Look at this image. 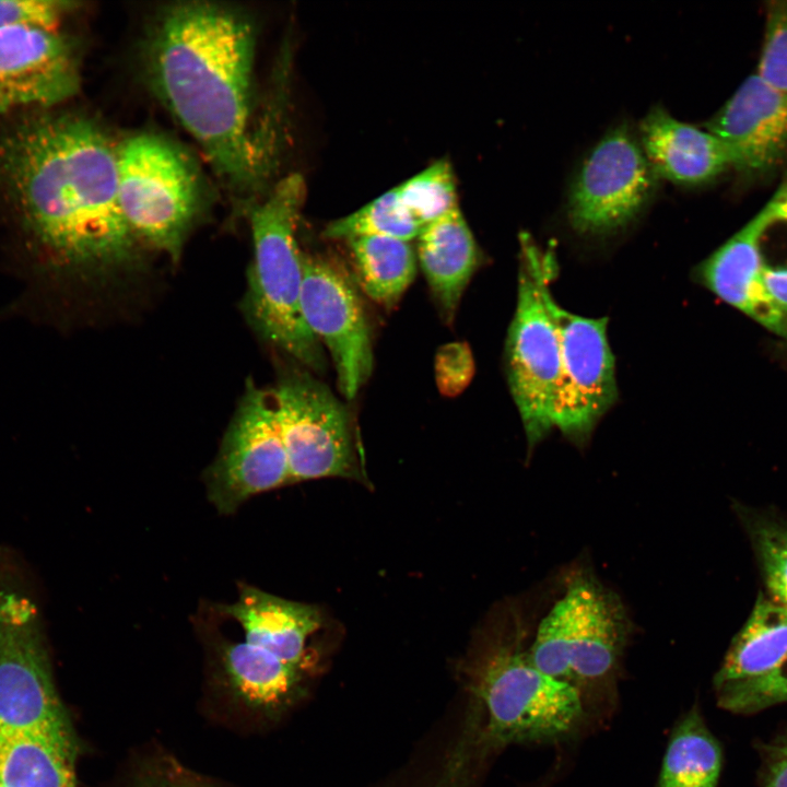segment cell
<instances>
[{
	"label": "cell",
	"instance_id": "1",
	"mask_svg": "<svg viewBox=\"0 0 787 787\" xmlns=\"http://www.w3.org/2000/svg\"><path fill=\"white\" fill-rule=\"evenodd\" d=\"M255 56L251 20L207 1L164 8L144 49L151 87L246 215L272 187L284 114L281 96L269 117L257 122Z\"/></svg>",
	"mask_w": 787,
	"mask_h": 787
},
{
	"label": "cell",
	"instance_id": "17",
	"mask_svg": "<svg viewBox=\"0 0 787 787\" xmlns=\"http://www.w3.org/2000/svg\"><path fill=\"white\" fill-rule=\"evenodd\" d=\"M221 612L242 626L244 642L308 674L314 667L309 639L320 627L315 607L286 600L249 585Z\"/></svg>",
	"mask_w": 787,
	"mask_h": 787
},
{
	"label": "cell",
	"instance_id": "13",
	"mask_svg": "<svg viewBox=\"0 0 787 787\" xmlns=\"http://www.w3.org/2000/svg\"><path fill=\"white\" fill-rule=\"evenodd\" d=\"M301 304L306 325L333 362L340 392L352 400L373 369L371 325L354 283L337 263L303 254Z\"/></svg>",
	"mask_w": 787,
	"mask_h": 787
},
{
	"label": "cell",
	"instance_id": "8",
	"mask_svg": "<svg viewBox=\"0 0 787 787\" xmlns=\"http://www.w3.org/2000/svg\"><path fill=\"white\" fill-rule=\"evenodd\" d=\"M629 633L618 596L594 576L577 574L539 623L529 657L542 672L577 688L614 670Z\"/></svg>",
	"mask_w": 787,
	"mask_h": 787
},
{
	"label": "cell",
	"instance_id": "31",
	"mask_svg": "<svg viewBox=\"0 0 787 787\" xmlns=\"http://www.w3.org/2000/svg\"><path fill=\"white\" fill-rule=\"evenodd\" d=\"M134 787H218L176 768H162L140 777Z\"/></svg>",
	"mask_w": 787,
	"mask_h": 787
},
{
	"label": "cell",
	"instance_id": "27",
	"mask_svg": "<svg viewBox=\"0 0 787 787\" xmlns=\"http://www.w3.org/2000/svg\"><path fill=\"white\" fill-rule=\"evenodd\" d=\"M774 89L787 94V2L771 3L756 73Z\"/></svg>",
	"mask_w": 787,
	"mask_h": 787
},
{
	"label": "cell",
	"instance_id": "19",
	"mask_svg": "<svg viewBox=\"0 0 787 787\" xmlns=\"http://www.w3.org/2000/svg\"><path fill=\"white\" fill-rule=\"evenodd\" d=\"M416 258L446 319L481 263V252L459 207L425 224L416 237Z\"/></svg>",
	"mask_w": 787,
	"mask_h": 787
},
{
	"label": "cell",
	"instance_id": "23",
	"mask_svg": "<svg viewBox=\"0 0 787 787\" xmlns=\"http://www.w3.org/2000/svg\"><path fill=\"white\" fill-rule=\"evenodd\" d=\"M721 764L719 743L693 709L672 731L657 787H716Z\"/></svg>",
	"mask_w": 787,
	"mask_h": 787
},
{
	"label": "cell",
	"instance_id": "5",
	"mask_svg": "<svg viewBox=\"0 0 787 787\" xmlns=\"http://www.w3.org/2000/svg\"><path fill=\"white\" fill-rule=\"evenodd\" d=\"M0 733L74 739L52 681L42 616L26 571L0 549Z\"/></svg>",
	"mask_w": 787,
	"mask_h": 787
},
{
	"label": "cell",
	"instance_id": "33",
	"mask_svg": "<svg viewBox=\"0 0 787 787\" xmlns=\"http://www.w3.org/2000/svg\"><path fill=\"white\" fill-rule=\"evenodd\" d=\"M0 787H3V786L0 784Z\"/></svg>",
	"mask_w": 787,
	"mask_h": 787
},
{
	"label": "cell",
	"instance_id": "4",
	"mask_svg": "<svg viewBox=\"0 0 787 787\" xmlns=\"http://www.w3.org/2000/svg\"><path fill=\"white\" fill-rule=\"evenodd\" d=\"M306 184L293 173L272 185L248 212L254 260L244 298L245 315L256 332L310 369H326L322 345L302 313L303 254L296 240Z\"/></svg>",
	"mask_w": 787,
	"mask_h": 787
},
{
	"label": "cell",
	"instance_id": "7",
	"mask_svg": "<svg viewBox=\"0 0 787 787\" xmlns=\"http://www.w3.org/2000/svg\"><path fill=\"white\" fill-rule=\"evenodd\" d=\"M121 212L138 238L177 261L203 205V185L192 158L151 132L117 146Z\"/></svg>",
	"mask_w": 787,
	"mask_h": 787
},
{
	"label": "cell",
	"instance_id": "28",
	"mask_svg": "<svg viewBox=\"0 0 787 787\" xmlns=\"http://www.w3.org/2000/svg\"><path fill=\"white\" fill-rule=\"evenodd\" d=\"M754 542L771 599L787 607V527L760 522Z\"/></svg>",
	"mask_w": 787,
	"mask_h": 787
},
{
	"label": "cell",
	"instance_id": "3",
	"mask_svg": "<svg viewBox=\"0 0 787 787\" xmlns=\"http://www.w3.org/2000/svg\"><path fill=\"white\" fill-rule=\"evenodd\" d=\"M504 621L470 663L472 719L481 724L470 737L489 745L545 741L569 732L583 717L578 689L533 665L516 613Z\"/></svg>",
	"mask_w": 787,
	"mask_h": 787
},
{
	"label": "cell",
	"instance_id": "25",
	"mask_svg": "<svg viewBox=\"0 0 787 787\" xmlns=\"http://www.w3.org/2000/svg\"><path fill=\"white\" fill-rule=\"evenodd\" d=\"M422 227L402 204L395 187L359 210L331 221L324 230V236L345 242L373 236L410 242L418 237Z\"/></svg>",
	"mask_w": 787,
	"mask_h": 787
},
{
	"label": "cell",
	"instance_id": "11",
	"mask_svg": "<svg viewBox=\"0 0 787 787\" xmlns=\"http://www.w3.org/2000/svg\"><path fill=\"white\" fill-rule=\"evenodd\" d=\"M209 500L234 513L254 495L291 483L271 393L248 381L219 454L204 472Z\"/></svg>",
	"mask_w": 787,
	"mask_h": 787
},
{
	"label": "cell",
	"instance_id": "6",
	"mask_svg": "<svg viewBox=\"0 0 787 787\" xmlns=\"http://www.w3.org/2000/svg\"><path fill=\"white\" fill-rule=\"evenodd\" d=\"M520 239L517 304L505 359L508 387L532 448L554 428L561 341L549 298L557 266L550 249H541L528 235Z\"/></svg>",
	"mask_w": 787,
	"mask_h": 787
},
{
	"label": "cell",
	"instance_id": "14",
	"mask_svg": "<svg viewBox=\"0 0 787 787\" xmlns=\"http://www.w3.org/2000/svg\"><path fill=\"white\" fill-rule=\"evenodd\" d=\"M79 86L78 50L69 36L27 25L0 30V113L56 105Z\"/></svg>",
	"mask_w": 787,
	"mask_h": 787
},
{
	"label": "cell",
	"instance_id": "26",
	"mask_svg": "<svg viewBox=\"0 0 787 787\" xmlns=\"http://www.w3.org/2000/svg\"><path fill=\"white\" fill-rule=\"evenodd\" d=\"M406 209L423 226L458 207L451 165L439 160L396 187Z\"/></svg>",
	"mask_w": 787,
	"mask_h": 787
},
{
	"label": "cell",
	"instance_id": "15",
	"mask_svg": "<svg viewBox=\"0 0 787 787\" xmlns=\"http://www.w3.org/2000/svg\"><path fill=\"white\" fill-rule=\"evenodd\" d=\"M727 146L732 168L762 175L787 157V94L756 73L705 125Z\"/></svg>",
	"mask_w": 787,
	"mask_h": 787
},
{
	"label": "cell",
	"instance_id": "30",
	"mask_svg": "<svg viewBox=\"0 0 787 787\" xmlns=\"http://www.w3.org/2000/svg\"><path fill=\"white\" fill-rule=\"evenodd\" d=\"M760 787H787V736L765 745Z\"/></svg>",
	"mask_w": 787,
	"mask_h": 787
},
{
	"label": "cell",
	"instance_id": "21",
	"mask_svg": "<svg viewBox=\"0 0 787 787\" xmlns=\"http://www.w3.org/2000/svg\"><path fill=\"white\" fill-rule=\"evenodd\" d=\"M787 659V607L760 599L715 676L716 689L762 677Z\"/></svg>",
	"mask_w": 787,
	"mask_h": 787
},
{
	"label": "cell",
	"instance_id": "16",
	"mask_svg": "<svg viewBox=\"0 0 787 787\" xmlns=\"http://www.w3.org/2000/svg\"><path fill=\"white\" fill-rule=\"evenodd\" d=\"M637 136L659 179L694 187L732 168L730 153L719 138L676 119L660 105L639 121Z\"/></svg>",
	"mask_w": 787,
	"mask_h": 787
},
{
	"label": "cell",
	"instance_id": "2",
	"mask_svg": "<svg viewBox=\"0 0 787 787\" xmlns=\"http://www.w3.org/2000/svg\"><path fill=\"white\" fill-rule=\"evenodd\" d=\"M117 184V146L89 118L39 115L0 137V186L51 267L106 271L133 261L139 240Z\"/></svg>",
	"mask_w": 787,
	"mask_h": 787
},
{
	"label": "cell",
	"instance_id": "20",
	"mask_svg": "<svg viewBox=\"0 0 787 787\" xmlns=\"http://www.w3.org/2000/svg\"><path fill=\"white\" fill-rule=\"evenodd\" d=\"M75 739L39 733H0L3 787H77Z\"/></svg>",
	"mask_w": 787,
	"mask_h": 787
},
{
	"label": "cell",
	"instance_id": "32",
	"mask_svg": "<svg viewBox=\"0 0 787 787\" xmlns=\"http://www.w3.org/2000/svg\"><path fill=\"white\" fill-rule=\"evenodd\" d=\"M461 772L449 767V774L443 779V782L436 787H457V783Z\"/></svg>",
	"mask_w": 787,
	"mask_h": 787
},
{
	"label": "cell",
	"instance_id": "18",
	"mask_svg": "<svg viewBox=\"0 0 787 787\" xmlns=\"http://www.w3.org/2000/svg\"><path fill=\"white\" fill-rule=\"evenodd\" d=\"M754 219L715 250L698 268L714 294L778 336H787V316L772 302L757 273Z\"/></svg>",
	"mask_w": 787,
	"mask_h": 787
},
{
	"label": "cell",
	"instance_id": "22",
	"mask_svg": "<svg viewBox=\"0 0 787 787\" xmlns=\"http://www.w3.org/2000/svg\"><path fill=\"white\" fill-rule=\"evenodd\" d=\"M346 243L364 293L384 307L395 306L416 273V255L409 242L373 236Z\"/></svg>",
	"mask_w": 787,
	"mask_h": 787
},
{
	"label": "cell",
	"instance_id": "24",
	"mask_svg": "<svg viewBox=\"0 0 787 787\" xmlns=\"http://www.w3.org/2000/svg\"><path fill=\"white\" fill-rule=\"evenodd\" d=\"M753 219L761 284L787 316V181Z\"/></svg>",
	"mask_w": 787,
	"mask_h": 787
},
{
	"label": "cell",
	"instance_id": "29",
	"mask_svg": "<svg viewBox=\"0 0 787 787\" xmlns=\"http://www.w3.org/2000/svg\"><path fill=\"white\" fill-rule=\"evenodd\" d=\"M78 3L58 0H0V30L15 26L55 27Z\"/></svg>",
	"mask_w": 787,
	"mask_h": 787
},
{
	"label": "cell",
	"instance_id": "12",
	"mask_svg": "<svg viewBox=\"0 0 787 787\" xmlns=\"http://www.w3.org/2000/svg\"><path fill=\"white\" fill-rule=\"evenodd\" d=\"M561 341V375L554 427L583 446L618 399L615 364L607 337V318H588L549 298Z\"/></svg>",
	"mask_w": 787,
	"mask_h": 787
},
{
	"label": "cell",
	"instance_id": "10",
	"mask_svg": "<svg viewBox=\"0 0 787 787\" xmlns=\"http://www.w3.org/2000/svg\"><path fill=\"white\" fill-rule=\"evenodd\" d=\"M270 393L291 483L327 477L363 480L350 412L325 384L293 368Z\"/></svg>",
	"mask_w": 787,
	"mask_h": 787
},
{
	"label": "cell",
	"instance_id": "9",
	"mask_svg": "<svg viewBox=\"0 0 787 787\" xmlns=\"http://www.w3.org/2000/svg\"><path fill=\"white\" fill-rule=\"evenodd\" d=\"M659 180L637 133L619 124L582 160L567 195V221L584 236L618 233L647 208Z\"/></svg>",
	"mask_w": 787,
	"mask_h": 787
}]
</instances>
